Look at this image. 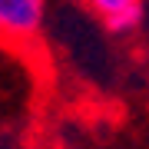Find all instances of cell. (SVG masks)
Returning a JSON list of instances; mask_svg holds the SVG:
<instances>
[{"label": "cell", "mask_w": 149, "mask_h": 149, "mask_svg": "<svg viewBox=\"0 0 149 149\" xmlns=\"http://www.w3.org/2000/svg\"><path fill=\"white\" fill-rule=\"evenodd\" d=\"M47 17V0H0V40L23 47L37 40Z\"/></svg>", "instance_id": "cell-1"}, {"label": "cell", "mask_w": 149, "mask_h": 149, "mask_svg": "<svg viewBox=\"0 0 149 149\" xmlns=\"http://www.w3.org/2000/svg\"><path fill=\"white\" fill-rule=\"evenodd\" d=\"M143 20H146V7L143 3H133V7H126V10L106 17L103 27H106L113 37H129V33H136L139 27H143Z\"/></svg>", "instance_id": "cell-2"}, {"label": "cell", "mask_w": 149, "mask_h": 149, "mask_svg": "<svg viewBox=\"0 0 149 149\" xmlns=\"http://www.w3.org/2000/svg\"><path fill=\"white\" fill-rule=\"evenodd\" d=\"M133 3H143V0H83V7H86V10H93L100 20H106V17L126 10V7H133Z\"/></svg>", "instance_id": "cell-3"}]
</instances>
